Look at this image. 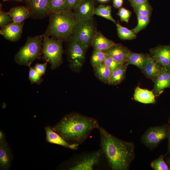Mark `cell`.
<instances>
[{
  "mask_svg": "<svg viewBox=\"0 0 170 170\" xmlns=\"http://www.w3.org/2000/svg\"><path fill=\"white\" fill-rule=\"evenodd\" d=\"M147 55V62L142 72L148 78L154 82L162 66L150 54Z\"/></svg>",
  "mask_w": 170,
  "mask_h": 170,
  "instance_id": "obj_16",
  "label": "cell"
},
{
  "mask_svg": "<svg viewBox=\"0 0 170 170\" xmlns=\"http://www.w3.org/2000/svg\"><path fill=\"white\" fill-rule=\"evenodd\" d=\"M114 42L104 36L100 31H97L93 39L91 45L94 49L104 51L111 47Z\"/></svg>",
  "mask_w": 170,
  "mask_h": 170,
  "instance_id": "obj_19",
  "label": "cell"
},
{
  "mask_svg": "<svg viewBox=\"0 0 170 170\" xmlns=\"http://www.w3.org/2000/svg\"><path fill=\"white\" fill-rule=\"evenodd\" d=\"M98 1L101 3H104L106 2L109 0H97Z\"/></svg>",
  "mask_w": 170,
  "mask_h": 170,
  "instance_id": "obj_43",
  "label": "cell"
},
{
  "mask_svg": "<svg viewBox=\"0 0 170 170\" xmlns=\"http://www.w3.org/2000/svg\"><path fill=\"white\" fill-rule=\"evenodd\" d=\"M43 40L42 35L28 37L25 45L15 55V62L19 65L30 67L36 59L40 58Z\"/></svg>",
  "mask_w": 170,
  "mask_h": 170,
  "instance_id": "obj_5",
  "label": "cell"
},
{
  "mask_svg": "<svg viewBox=\"0 0 170 170\" xmlns=\"http://www.w3.org/2000/svg\"><path fill=\"white\" fill-rule=\"evenodd\" d=\"M155 96L152 91L142 89L139 86L136 88L133 95L135 100L145 104L155 103Z\"/></svg>",
  "mask_w": 170,
  "mask_h": 170,
  "instance_id": "obj_21",
  "label": "cell"
},
{
  "mask_svg": "<svg viewBox=\"0 0 170 170\" xmlns=\"http://www.w3.org/2000/svg\"><path fill=\"white\" fill-rule=\"evenodd\" d=\"M67 54L70 67L77 70L82 65L88 47L72 36L68 39Z\"/></svg>",
  "mask_w": 170,
  "mask_h": 170,
  "instance_id": "obj_7",
  "label": "cell"
},
{
  "mask_svg": "<svg viewBox=\"0 0 170 170\" xmlns=\"http://www.w3.org/2000/svg\"><path fill=\"white\" fill-rule=\"evenodd\" d=\"M22 0V1H23L24 0ZM25 0V1H27V0Z\"/></svg>",
  "mask_w": 170,
  "mask_h": 170,
  "instance_id": "obj_46",
  "label": "cell"
},
{
  "mask_svg": "<svg viewBox=\"0 0 170 170\" xmlns=\"http://www.w3.org/2000/svg\"><path fill=\"white\" fill-rule=\"evenodd\" d=\"M96 77L101 82L108 84L111 72L109 68L103 64L93 67Z\"/></svg>",
  "mask_w": 170,
  "mask_h": 170,
  "instance_id": "obj_24",
  "label": "cell"
},
{
  "mask_svg": "<svg viewBox=\"0 0 170 170\" xmlns=\"http://www.w3.org/2000/svg\"><path fill=\"white\" fill-rule=\"evenodd\" d=\"M106 162H107L104 153L100 149L74 156L69 161L66 168L70 170H96L103 168Z\"/></svg>",
  "mask_w": 170,
  "mask_h": 170,
  "instance_id": "obj_4",
  "label": "cell"
},
{
  "mask_svg": "<svg viewBox=\"0 0 170 170\" xmlns=\"http://www.w3.org/2000/svg\"><path fill=\"white\" fill-rule=\"evenodd\" d=\"M24 24V22L19 24L12 22L1 28L0 34L7 40L17 41L22 35Z\"/></svg>",
  "mask_w": 170,
  "mask_h": 170,
  "instance_id": "obj_15",
  "label": "cell"
},
{
  "mask_svg": "<svg viewBox=\"0 0 170 170\" xmlns=\"http://www.w3.org/2000/svg\"><path fill=\"white\" fill-rule=\"evenodd\" d=\"M47 62L43 64H37L33 67V69L41 76L44 75L45 73L47 66Z\"/></svg>",
  "mask_w": 170,
  "mask_h": 170,
  "instance_id": "obj_36",
  "label": "cell"
},
{
  "mask_svg": "<svg viewBox=\"0 0 170 170\" xmlns=\"http://www.w3.org/2000/svg\"><path fill=\"white\" fill-rule=\"evenodd\" d=\"M148 0H128L131 5L133 7L141 4L147 1Z\"/></svg>",
  "mask_w": 170,
  "mask_h": 170,
  "instance_id": "obj_38",
  "label": "cell"
},
{
  "mask_svg": "<svg viewBox=\"0 0 170 170\" xmlns=\"http://www.w3.org/2000/svg\"><path fill=\"white\" fill-rule=\"evenodd\" d=\"M152 91L155 96H159L164 89L170 88V71L162 66L154 81Z\"/></svg>",
  "mask_w": 170,
  "mask_h": 170,
  "instance_id": "obj_13",
  "label": "cell"
},
{
  "mask_svg": "<svg viewBox=\"0 0 170 170\" xmlns=\"http://www.w3.org/2000/svg\"><path fill=\"white\" fill-rule=\"evenodd\" d=\"M99 126L96 119L74 112L64 116L52 128L68 143L78 147Z\"/></svg>",
  "mask_w": 170,
  "mask_h": 170,
  "instance_id": "obj_2",
  "label": "cell"
},
{
  "mask_svg": "<svg viewBox=\"0 0 170 170\" xmlns=\"http://www.w3.org/2000/svg\"><path fill=\"white\" fill-rule=\"evenodd\" d=\"M29 79L31 84H40L43 81L42 76L38 74L33 68L29 67Z\"/></svg>",
  "mask_w": 170,
  "mask_h": 170,
  "instance_id": "obj_32",
  "label": "cell"
},
{
  "mask_svg": "<svg viewBox=\"0 0 170 170\" xmlns=\"http://www.w3.org/2000/svg\"><path fill=\"white\" fill-rule=\"evenodd\" d=\"M128 63H126L113 71L109 78L108 84L111 85H117L120 83L125 78Z\"/></svg>",
  "mask_w": 170,
  "mask_h": 170,
  "instance_id": "obj_23",
  "label": "cell"
},
{
  "mask_svg": "<svg viewBox=\"0 0 170 170\" xmlns=\"http://www.w3.org/2000/svg\"><path fill=\"white\" fill-rule=\"evenodd\" d=\"M123 0H113V5L116 8H120L122 6Z\"/></svg>",
  "mask_w": 170,
  "mask_h": 170,
  "instance_id": "obj_39",
  "label": "cell"
},
{
  "mask_svg": "<svg viewBox=\"0 0 170 170\" xmlns=\"http://www.w3.org/2000/svg\"><path fill=\"white\" fill-rule=\"evenodd\" d=\"M131 14L130 11L124 8H119L117 13V15L120 18L121 20L126 23L128 22Z\"/></svg>",
  "mask_w": 170,
  "mask_h": 170,
  "instance_id": "obj_34",
  "label": "cell"
},
{
  "mask_svg": "<svg viewBox=\"0 0 170 170\" xmlns=\"http://www.w3.org/2000/svg\"><path fill=\"white\" fill-rule=\"evenodd\" d=\"M81 0H65L66 9L72 10L77 6Z\"/></svg>",
  "mask_w": 170,
  "mask_h": 170,
  "instance_id": "obj_37",
  "label": "cell"
},
{
  "mask_svg": "<svg viewBox=\"0 0 170 170\" xmlns=\"http://www.w3.org/2000/svg\"><path fill=\"white\" fill-rule=\"evenodd\" d=\"M49 23L45 34L61 40H66L72 35L76 19L72 10L68 9L50 14Z\"/></svg>",
  "mask_w": 170,
  "mask_h": 170,
  "instance_id": "obj_3",
  "label": "cell"
},
{
  "mask_svg": "<svg viewBox=\"0 0 170 170\" xmlns=\"http://www.w3.org/2000/svg\"><path fill=\"white\" fill-rule=\"evenodd\" d=\"M147 61V54L131 52L128 57L127 63L137 66L142 71Z\"/></svg>",
  "mask_w": 170,
  "mask_h": 170,
  "instance_id": "obj_22",
  "label": "cell"
},
{
  "mask_svg": "<svg viewBox=\"0 0 170 170\" xmlns=\"http://www.w3.org/2000/svg\"><path fill=\"white\" fill-rule=\"evenodd\" d=\"M3 0L4 1H8V0H14V1H18V2H22V1L21 0Z\"/></svg>",
  "mask_w": 170,
  "mask_h": 170,
  "instance_id": "obj_44",
  "label": "cell"
},
{
  "mask_svg": "<svg viewBox=\"0 0 170 170\" xmlns=\"http://www.w3.org/2000/svg\"><path fill=\"white\" fill-rule=\"evenodd\" d=\"M65 0H49L47 12L49 15L53 13H59L65 10Z\"/></svg>",
  "mask_w": 170,
  "mask_h": 170,
  "instance_id": "obj_25",
  "label": "cell"
},
{
  "mask_svg": "<svg viewBox=\"0 0 170 170\" xmlns=\"http://www.w3.org/2000/svg\"><path fill=\"white\" fill-rule=\"evenodd\" d=\"M45 130L46 133V139L47 142L60 145L71 149H77L78 146L68 143L60 135L55 132L50 126L46 127Z\"/></svg>",
  "mask_w": 170,
  "mask_h": 170,
  "instance_id": "obj_17",
  "label": "cell"
},
{
  "mask_svg": "<svg viewBox=\"0 0 170 170\" xmlns=\"http://www.w3.org/2000/svg\"><path fill=\"white\" fill-rule=\"evenodd\" d=\"M137 16L138 24L137 26L133 29L134 33L136 35L145 28L150 21L149 17L141 15H137Z\"/></svg>",
  "mask_w": 170,
  "mask_h": 170,
  "instance_id": "obj_31",
  "label": "cell"
},
{
  "mask_svg": "<svg viewBox=\"0 0 170 170\" xmlns=\"http://www.w3.org/2000/svg\"><path fill=\"white\" fill-rule=\"evenodd\" d=\"M103 64L110 69L111 73L123 65L107 55Z\"/></svg>",
  "mask_w": 170,
  "mask_h": 170,
  "instance_id": "obj_33",
  "label": "cell"
},
{
  "mask_svg": "<svg viewBox=\"0 0 170 170\" xmlns=\"http://www.w3.org/2000/svg\"><path fill=\"white\" fill-rule=\"evenodd\" d=\"M100 147L108 166L112 170H128L135 157V145L120 139L100 126Z\"/></svg>",
  "mask_w": 170,
  "mask_h": 170,
  "instance_id": "obj_1",
  "label": "cell"
},
{
  "mask_svg": "<svg viewBox=\"0 0 170 170\" xmlns=\"http://www.w3.org/2000/svg\"><path fill=\"white\" fill-rule=\"evenodd\" d=\"M97 31L93 18L86 20H76L71 36L89 47Z\"/></svg>",
  "mask_w": 170,
  "mask_h": 170,
  "instance_id": "obj_8",
  "label": "cell"
},
{
  "mask_svg": "<svg viewBox=\"0 0 170 170\" xmlns=\"http://www.w3.org/2000/svg\"><path fill=\"white\" fill-rule=\"evenodd\" d=\"M133 8L134 12L137 15H141L150 17L151 15L152 8L148 1Z\"/></svg>",
  "mask_w": 170,
  "mask_h": 170,
  "instance_id": "obj_28",
  "label": "cell"
},
{
  "mask_svg": "<svg viewBox=\"0 0 170 170\" xmlns=\"http://www.w3.org/2000/svg\"><path fill=\"white\" fill-rule=\"evenodd\" d=\"M95 4L94 0H81L73 10L76 20H86L93 18L95 8Z\"/></svg>",
  "mask_w": 170,
  "mask_h": 170,
  "instance_id": "obj_10",
  "label": "cell"
},
{
  "mask_svg": "<svg viewBox=\"0 0 170 170\" xmlns=\"http://www.w3.org/2000/svg\"><path fill=\"white\" fill-rule=\"evenodd\" d=\"M12 156L9 147L4 140L0 143V168L8 170L11 166Z\"/></svg>",
  "mask_w": 170,
  "mask_h": 170,
  "instance_id": "obj_18",
  "label": "cell"
},
{
  "mask_svg": "<svg viewBox=\"0 0 170 170\" xmlns=\"http://www.w3.org/2000/svg\"><path fill=\"white\" fill-rule=\"evenodd\" d=\"M111 11V7L110 6L101 5L95 8L94 14L109 20L116 24V22L112 17Z\"/></svg>",
  "mask_w": 170,
  "mask_h": 170,
  "instance_id": "obj_26",
  "label": "cell"
},
{
  "mask_svg": "<svg viewBox=\"0 0 170 170\" xmlns=\"http://www.w3.org/2000/svg\"><path fill=\"white\" fill-rule=\"evenodd\" d=\"M8 14L13 22L21 23L30 17L29 11L27 7L20 6L11 8Z\"/></svg>",
  "mask_w": 170,
  "mask_h": 170,
  "instance_id": "obj_20",
  "label": "cell"
},
{
  "mask_svg": "<svg viewBox=\"0 0 170 170\" xmlns=\"http://www.w3.org/2000/svg\"><path fill=\"white\" fill-rule=\"evenodd\" d=\"M13 22L8 13L3 11L0 12V26L1 27Z\"/></svg>",
  "mask_w": 170,
  "mask_h": 170,
  "instance_id": "obj_35",
  "label": "cell"
},
{
  "mask_svg": "<svg viewBox=\"0 0 170 170\" xmlns=\"http://www.w3.org/2000/svg\"><path fill=\"white\" fill-rule=\"evenodd\" d=\"M42 36L43 59L46 62L49 63L51 69L53 70L63 63V41L53 37L50 38L45 34L42 35Z\"/></svg>",
  "mask_w": 170,
  "mask_h": 170,
  "instance_id": "obj_6",
  "label": "cell"
},
{
  "mask_svg": "<svg viewBox=\"0 0 170 170\" xmlns=\"http://www.w3.org/2000/svg\"><path fill=\"white\" fill-rule=\"evenodd\" d=\"M49 0H27L26 1L30 17L34 19H41L49 15L47 7Z\"/></svg>",
  "mask_w": 170,
  "mask_h": 170,
  "instance_id": "obj_11",
  "label": "cell"
},
{
  "mask_svg": "<svg viewBox=\"0 0 170 170\" xmlns=\"http://www.w3.org/2000/svg\"><path fill=\"white\" fill-rule=\"evenodd\" d=\"M168 122L169 123H170V115L169 118V121Z\"/></svg>",
  "mask_w": 170,
  "mask_h": 170,
  "instance_id": "obj_45",
  "label": "cell"
},
{
  "mask_svg": "<svg viewBox=\"0 0 170 170\" xmlns=\"http://www.w3.org/2000/svg\"><path fill=\"white\" fill-rule=\"evenodd\" d=\"M104 52L115 60L122 64L127 63L128 57L131 52L127 47L121 44L115 43Z\"/></svg>",
  "mask_w": 170,
  "mask_h": 170,
  "instance_id": "obj_14",
  "label": "cell"
},
{
  "mask_svg": "<svg viewBox=\"0 0 170 170\" xmlns=\"http://www.w3.org/2000/svg\"><path fill=\"white\" fill-rule=\"evenodd\" d=\"M170 125H163L150 127L142 136V143L150 150L156 147L164 139L168 138Z\"/></svg>",
  "mask_w": 170,
  "mask_h": 170,
  "instance_id": "obj_9",
  "label": "cell"
},
{
  "mask_svg": "<svg viewBox=\"0 0 170 170\" xmlns=\"http://www.w3.org/2000/svg\"><path fill=\"white\" fill-rule=\"evenodd\" d=\"M106 56L104 51L94 49L91 58V63L93 67L103 64Z\"/></svg>",
  "mask_w": 170,
  "mask_h": 170,
  "instance_id": "obj_29",
  "label": "cell"
},
{
  "mask_svg": "<svg viewBox=\"0 0 170 170\" xmlns=\"http://www.w3.org/2000/svg\"><path fill=\"white\" fill-rule=\"evenodd\" d=\"M168 150L167 151L165 156L167 155H170V125L169 127V130L168 136Z\"/></svg>",
  "mask_w": 170,
  "mask_h": 170,
  "instance_id": "obj_40",
  "label": "cell"
},
{
  "mask_svg": "<svg viewBox=\"0 0 170 170\" xmlns=\"http://www.w3.org/2000/svg\"><path fill=\"white\" fill-rule=\"evenodd\" d=\"M4 135L3 132L0 131V143L4 141Z\"/></svg>",
  "mask_w": 170,
  "mask_h": 170,
  "instance_id": "obj_41",
  "label": "cell"
},
{
  "mask_svg": "<svg viewBox=\"0 0 170 170\" xmlns=\"http://www.w3.org/2000/svg\"><path fill=\"white\" fill-rule=\"evenodd\" d=\"M117 35L121 39L123 40H131L135 39L136 35L133 30H130L122 26L119 22L116 24Z\"/></svg>",
  "mask_w": 170,
  "mask_h": 170,
  "instance_id": "obj_27",
  "label": "cell"
},
{
  "mask_svg": "<svg viewBox=\"0 0 170 170\" xmlns=\"http://www.w3.org/2000/svg\"><path fill=\"white\" fill-rule=\"evenodd\" d=\"M150 53L153 59L170 71V45H159L151 48Z\"/></svg>",
  "mask_w": 170,
  "mask_h": 170,
  "instance_id": "obj_12",
  "label": "cell"
},
{
  "mask_svg": "<svg viewBox=\"0 0 170 170\" xmlns=\"http://www.w3.org/2000/svg\"><path fill=\"white\" fill-rule=\"evenodd\" d=\"M164 157L163 155H161L152 161L150 164L151 168L154 170H170L164 160Z\"/></svg>",
  "mask_w": 170,
  "mask_h": 170,
  "instance_id": "obj_30",
  "label": "cell"
},
{
  "mask_svg": "<svg viewBox=\"0 0 170 170\" xmlns=\"http://www.w3.org/2000/svg\"><path fill=\"white\" fill-rule=\"evenodd\" d=\"M165 162L170 169V156L167 157Z\"/></svg>",
  "mask_w": 170,
  "mask_h": 170,
  "instance_id": "obj_42",
  "label": "cell"
}]
</instances>
